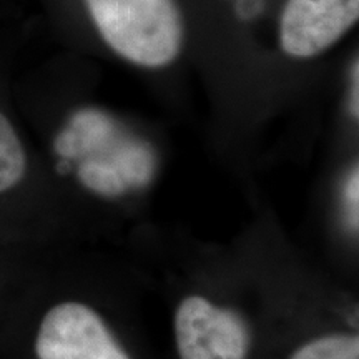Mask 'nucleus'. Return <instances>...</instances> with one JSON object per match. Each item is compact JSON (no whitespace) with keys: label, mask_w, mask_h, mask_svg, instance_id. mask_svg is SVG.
<instances>
[{"label":"nucleus","mask_w":359,"mask_h":359,"mask_svg":"<svg viewBox=\"0 0 359 359\" xmlns=\"http://www.w3.org/2000/svg\"><path fill=\"white\" fill-rule=\"evenodd\" d=\"M85 4L102 39L135 65L167 67L182 50L183 20L175 0H85Z\"/></svg>","instance_id":"f257e3e1"},{"label":"nucleus","mask_w":359,"mask_h":359,"mask_svg":"<svg viewBox=\"0 0 359 359\" xmlns=\"http://www.w3.org/2000/svg\"><path fill=\"white\" fill-rule=\"evenodd\" d=\"M175 341L180 359H248L250 353L243 318L200 294L187 296L178 304Z\"/></svg>","instance_id":"f03ea898"},{"label":"nucleus","mask_w":359,"mask_h":359,"mask_svg":"<svg viewBox=\"0 0 359 359\" xmlns=\"http://www.w3.org/2000/svg\"><path fill=\"white\" fill-rule=\"evenodd\" d=\"M35 353L39 359H130L95 309L65 302L40 323Z\"/></svg>","instance_id":"7ed1b4c3"},{"label":"nucleus","mask_w":359,"mask_h":359,"mask_svg":"<svg viewBox=\"0 0 359 359\" xmlns=\"http://www.w3.org/2000/svg\"><path fill=\"white\" fill-rule=\"evenodd\" d=\"M359 0H288L281 15L280 43L293 58L320 55L358 22Z\"/></svg>","instance_id":"20e7f679"},{"label":"nucleus","mask_w":359,"mask_h":359,"mask_svg":"<svg viewBox=\"0 0 359 359\" xmlns=\"http://www.w3.org/2000/svg\"><path fill=\"white\" fill-rule=\"evenodd\" d=\"M27 170V156L15 128L0 114V193L22 182Z\"/></svg>","instance_id":"39448f33"},{"label":"nucleus","mask_w":359,"mask_h":359,"mask_svg":"<svg viewBox=\"0 0 359 359\" xmlns=\"http://www.w3.org/2000/svg\"><path fill=\"white\" fill-rule=\"evenodd\" d=\"M290 359H359V338L348 333L320 336L299 346Z\"/></svg>","instance_id":"423d86ee"},{"label":"nucleus","mask_w":359,"mask_h":359,"mask_svg":"<svg viewBox=\"0 0 359 359\" xmlns=\"http://www.w3.org/2000/svg\"><path fill=\"white\" fill-rule=\"evenodd\" d=\"M235 2V13L240 20H253L257 19L264 11L266 2L264 0H233Z\"/></svg>","instance_id":"0eeeda50"}]
</instances>
